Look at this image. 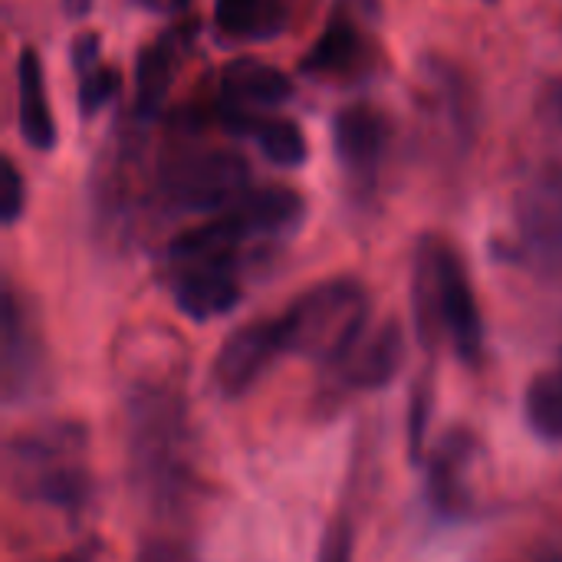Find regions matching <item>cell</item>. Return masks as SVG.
Segmentation results:
<instances>
[{
  "label": "cell",
  "mask_w": 562,
  "mask_h": 562,
  "mask_svg": "<svg viewBox=\"0 0 562 562\" xmlns=\"http://www.w3.org/2000/svg\"><path fill=\"white\" fill-rule=\"evenodd\" d=\"M119 89H122V76H119V69H115V66L99 63L95 69L79 72V86H76L79 112H82L86 119H92L95 112H102L105 105H112V102H115Z\"/></svg>",
  "instance_id": "obj_21"
},
{
  "label": "cell",
  "mask_w": 562,
  "mask_h": 562,
  "mask_svg": "<svg viewBox=\"0 0 562 562\" xmlns=\"http://www.w3.org/2000/svg\"><path fill=\"white\" fill-rule=\"evenodd\" d=\"M293 95V79L257 56H237L221 72V122L234 135H250V128Z\"/></svg>",
  "instance_id": "obj_7"
},
{
  "label": "cell",
  "mask_w": 562,
  "mask_h": 562,
  "mask_svg": "<svg viewBox=\"0 0 562 562\" xmlns=\"http://www.w3.org/2000/svg\"><path fill=\"white\" fill-rule=\"evenodd\" d=\"M524 418L533 438L543 445H562V366L533 375L524 395Z\"/></svg>",
  "instance_id": "obj_19"
},
{
  "label": "cell",
  "mask_w": 562,
  "mask_h": 562,
  "mask_svg": "<svg viewBox=\"0 0 562 562\" xmlns=\"http://www.w3.org/2000/svg\"><path fill=\"white\" fill-rule=\"evenodd\" d=\"M366 59V40L346 13H336L313 49L303 56V72L316 76H349Z\"/></svg>",
  "instance_id": "obj_18"
},
{
  "label": "cell",
  "mask_w": 562,
  "mask_h": 562,
  "mask_svg": "<svg viewBox=\"0 0 562 562\" xmlns=\"http://www.w3.org/2000/svg\"><path fill=\"white\" fill-rule=\"evenodd\" d=\"M484 451L471 431H451L428 461V504L445 520L474 517Z\"/></svg>",
  "instance_id": "obj_8"
},
{
  "label": "cell",
  "mask_w": 562,
  "mask_h": 562,
  "mask_svg": "<svg viewBox=\"0 0 562 562\" xmlns=\"http://www.w3.org/2000/svg\"><path fill=\"white\" fill-rule=\"evenodd\" d=\"M296 0H217L214 23L234 40H273L286 30Z\"/></svg>",
  "instance_id": "obj_17"
},
{
  "label": "cell",
  "mask_w": 562,
  "mask_h": 562,
  "mask_svg": "<svg viewBox=\"0 0 562 562\" xmlns=\"http://www.w3.org/2000/svg\"><path fill=\"white\" fill-rule=\"evenodd\" d=\"M89 10H92V0H63V13L69 20H82L89 16Z\"/></svg>",
  "instance_id": "obj_25"
},
{
  "label": "cell",
  "mask_w": 562,
  "mask_h": 562,
  "mask_svg": "<svg viewBox=\"0 0 562 562\" xmlns=\"http://www.w3.org/2000/svg\"><path fill=\"white\" fill-rule=\"evenodd\" d=\"M237 221L250 234V240H286L293 237L303 221H306V198L286 184H267V188H250L234 207Z\"/></svg>",
  "instance_id": "obj_15"
},
{
  "label": "cell",
  "mask_w": 562,
  "mask_h": 562,
  "mask_svg": "<svg viewBox=\"0 0 562 562\" xmlns=\"http://www.w3.org/2000/svg\"><path fill=\"white\" fill-rule=\"evenodd\" d=\"M405 362V336L398 323H382L366 333L339 362L323 369V389L329 402L352 398L359 392L385 389Z\"/></svg>",
  "instance_id": "obj_10"
},
{
  "label": "cell",
  "mask_w": 562,
  "mask_h": 562,
  "mask_svg": "<svg viewBox=\"0 0 562 562\" xmlns=\"http://www.w3.org/2000/svg\"><path fill=\"white\" fill-rule=\"evenodd\" d=\"M43 336L30 306L7 283L3 290V395L7 402L26 398L43 372Z\"/></svg>",
  "instance_id": "obj_12"
},
{
  "label": "cell",
  "mask_w": 562,
  "mask_h": 562,
  "mask_svg": "<svg viewBox=\"0 0 562 562\" xmlns=\"http://www.w3.org/2000/svg\"><path fill=\"white\" fill-rule=\"evenodd\" d=\"M280 356L286 352H283L277 316L244 323L221 342L214 366H211V385L224 398H240L273 369Z\"/></svg>",
  "instance_id": "obj_11"
},
{
  "label": "cell",
  "mask_w": 562,
  "mask_h": 562,
  "mask_svg": "<svg viewBox=\"0 0 562 562\" xmlns=\"http://www.w3.org/2000/svg\"><path fill=\"white\" fill-rule=\"evenodd\" d=\"M484 3H497V0H484Z\"/></svg>",
  "instance_id": "obj_29"
},
{
  "label": "cell",
  "mask_w": 562,
  "mask_h": 562,
  "mask_svg": "<svg viewBox=\"0 0 562 562\" xmlns=\"http://www.w3.org/2000/svg\"><path fill=\"white\" fill-rule=\"evenodd\" d=\"M352 550H356L352 524H349V517H339L323 540L319 562H352Z\"/></svg>",
  "instance_id": "obj_23"
},
{
  "label": "cell",
  "mask_w": 562,
  "mask_h": 562,
  "mask_svg": "<svg viewBox=\"0 0 562 562\" xmlns=\"http://www.w3.org/2000/svg\"><path fill=\"white\" fill-rule=\"evenodd\" d=\"M7 484L30 504L82 517L92 501L89 438L76 422H43L7 441Z\"/></svg>",
  "instance_id": "obj_1"
},
{
  "label": "cell",
  "mask_w": 562,
  "mask_h": 562,
  "mask_svg": "<svg viewBox=\"0 0 562 562\" xmlns=\"http://www.w3.org/2000/svg\"><path fill=\"white\" fill-rule=\"evenodd\" d=\"M128 461L135 487L158 507H171L191 484L188 405L171 385L142 382L128 392Z\"/></svg>",
  "instance_id": "obj_2"
},
{
  "label": "cell",
  "mask_w": 562,
  "mask_h": 562,
  "mask_svg": "<svg viewBox=\"0 0 562 562\" xmlns=\"http://www.w3.org/2000/svg\"><path fill=\"white\" fill-rule=\"evenodd\" d=\"M16 122H20V138L33 151L56 148V142H59L56 119H53L49 95H46L43 63L33 46H23L20 59H16Z\"/></svg>",
  "instance_id": "obj_16"
},
{
  "label": "cell",
  "mask_w": 562,
  "mask_h": 562,
  "mask_svg": "<svg viewBox=\"0 0 562 562\" xmlns=\"http://www.w3.org/2000/svg\"><path fill=\"white\" fill-rule=\"evenodd\" d=\"M283 352L319 369L339 362L369 333V290L356 277H333L303 290L280 316Z\"/></svg>",
  "instance_id": "obj_4"
},
{
  "label": "cell",
  "mask_w": 562,
  "mask_h": 562,
  "mask_svg": "<svg viewBox=\"0 0 562 562\" xmlns=\"http://www.w3.org/2000/svg\"><path fill=\"white\" fill-rule=\"evenodd\" d=\"M524 562H562L560 550H547V553H533V557H527Z\"/></svg>",
  "instance_id": "obj_28"
},
{
  "label": "cell",
  "mask_w": 562,
  "mask_h": 562,
  "mask_svg": "<svg viewBox=\"0 0 562 562\" xmlns=\"http://www.w3.org/2000/svg\"><path fill=\"white\" fill-rule=\"evenodd\" d=\"M349 7H356V10H362L366 16H375L379 13V0H346Z\"/></svg>",
  "instance_id": "obj_26"
},
{
  "label": "cell",
  "mask_w": 562,
  "mask_h": 562,
  "mask_svg": "<svg viewBox=\"0 0 562 562\" xmlns=\"http://www.w3.org/2000/svg\"><path fill=\"white\" fill-rule=\"evenodd\" d=\"M415 319L425 346L438 336L468 366L484 356V316L471 286V277L451 244L425 237L415 257Z\"/></svg>",
  "instance_id": "obj_3"
},
{
  "label": "cell",
  "mask_w": 562,
  "mask_h": 562,
  "mask_svg": "<svg viewBox=\"0 0 562 562\" xmlns=\"http://www.w3.org/2000/svg\"><path fill=\"white\" fill-rule=\"evenodd\" d=\"M510 257L537 277H562V158L520 184L514 198Z\"/></svg>",
  "instance_id": "obj_6"
},
{
  "label": "cell",
  "mask_w": 562,
  "mask_h": 562,
  "mask_svg": "<svg viewBox=\"0 0 562 562\" xmlns=\"http://www.w3.org/2000/svg\"><path fill=\"white\" fill-rule=\"evenodd\" d=\"M250 138L257 142L260 155L277 165V168H303L310 161V142L303 135V128L293 122V119H273V115H263L254 128H250Z\"/></svg>",
  "instance_id": "obj_20"
},
{
  "label": "cell",
  "mask_w": 562,
  "mask_h": 562,
  "mask_svg": "<svg viewBox=\"0 0 562 562\" xmlns=\"http://www.w3.org/2000/svg\"><path fill=\"white\" fill-rule=\"evenodd\" d=\"M194 26H175L155 36L135 63V115L138 119H155L178 79V69L188 56Z\"/></svg>",
  "instance_id": "obj_14"
},
{
  "label": "cell",
  "mask_w": 562,
  "mask_h": 562,
  "mask_svg": "<svg viewBox=\"0 0 562 562\" xmlns=\"http://www.w3.org/2000/svg\"><path fill=\"white\" fill-rule=\"evenodd\" d=\"M333 155L356 191H372L389 155L392 122L369 102H352L333 115Z\"/></svg>",
  "instance_id": "obj_9"
},
{
  "label": "cell",
  "mask_w": 562,
  "mask_h": 562,
  "mask_svg": "<svg viewBox=\"0 0 562 562\" xmlns=\"http://www.w3.org/2000/svg\"><path fill=\"white\" fill-rule=\"evenodd\" d=\"M250 191V165L237 151H181L158 171V194L171 211H231Z\"/></svg>",
  "instance_id": "obj_5"
},
{
  "label": "cell",
  "mask_w": 562,
  "mask_h": 562,
  "mask_svg": "<svg viewBox=\"0 0 562 562\" xmlns=\"http://www.w3.org/2000/svg\"><path fill=\"white\" fill-rule=\"evenodd\" d=\"M171 300L188 319L211 323L240 306L244 286L237 267H221V263L181 267L171 270Z\"/></svg>",
  "instance_id": "obj_13"
},
{
  "label": "cell",
  "mask_w": 562,
  "mask_h": 562,
  "mask_svg": "<svg viewBox=\"0 0 562 562\" xmlns=\"http://www.w3.org/2000/svg\"><path fill=\"white\" fill-rule=\"evenodd\" d=\"M26 211V184L20 168L13 165V158L0 161V221L7 227H13Z\"/></svg>",
  "instance_id": "obj_22"
},
{
  "label": "cell",
  "mask_w": 562,
  "mask_h": 562,
  "mask_svg": "<svg viewBox=\"0 0 562 562\" xmlns=\"http://www.w3.org/2000/svg\"><path fill=\"white\" fill-rule=\"evenodd\" d=\"M142 3H148V7H155V10H181L188 0H142Z\"/></svg>",
  "instance_id": "obj_27"
},
{
  "label": "cell",
  "mask_w": 562,
  "mask_h": 562,
  "mask_svg": "<svg viewBox=\"0 0 562 562\" xmlns=\"http://www.w3.org/2000/svg\"><path fill=\"white\" fill-rule=\"evenodd\" d=\"M135 562H194L188 547L178 540H151L138 550Z\"/></svg>",
  "instance_id": "obj_24"
}]
</instances>
